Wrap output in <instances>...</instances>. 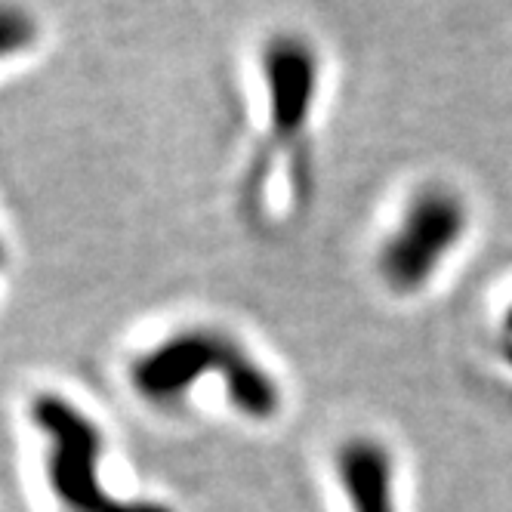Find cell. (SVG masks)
I'll return each instance as SVG.
<instances>
[{
  "mask_svg": "<svg viewBox=\"0 0 512 512\" xmlns=\"http://www.w3.org/2000/svg\"><path fill=\"white\" fill-rule=\"evenodd\" d=\"M31 414L50 442V488L71 512H158L155 506H127L108 491H102V438L84 411H78L62 395H41L34 401Z\"/></svg>",
  "mask_w": 512,
  "mask_h": 512,
  "instance_id": "1",
  "label": "cell"
},
{
  "mask_svg": "<svg viewBox=\"0 0 512 512\" xmlns=\"http://www.w3.org/2000/svg\"><path fill=\"white\" fill-rule=\"evenodd\" d=\"M466 229L463 204L445 189L420 192L405 216L398 219L395 232L383 244L380 269L383 278L398 290L423 287L435 269L448 260V253L460 244Z\"/></svg>",
  "mask_w": 512,
  "mask_h": 512,
  "instance_id": "2",
  "label": "cell"
},
{
  "mask_svg": "<svg viewBox=\"0 0 512 512\" xmlns=\"http://www.w3.org/2000/svg\"><path fill=\"white\" fill-rule=\"evenodd\" d=\"M272 149H300L318 93V59L300 38H275L263 50Z\"/></svg>",
  "mask_w": 512,
  "mask_h": 512,
  "instance_id": "3",
  "label": "cell"
},
{
  "mask_svg": "<svg viewBox=\"0 0 512 512\" xmlns=\"http://www.w3.org/2000/svg\"><path fill=\"white\" fill-rule=\"evenodd\" d=\"M241 358L244 352L223 337L186 331L149 349L133 364V386L152 405H167L176 395H186L207 371L235 368Z\"/></svg>",
  "mask_w": 512,
  "mask_h": 512,
  "instance_id": "4",
  "label": "cell"
},
{
  "mask_svg": "<svg viewBox=\"0 0 512 512\" xmlns=\"http://www.w3.org/2000/svg\"><path fill=\"white\" fill-rule=\"evenodd\" d=\"M337 479L349 512H395L392 460L371 438H352L337 454Z\"/></svg>",
  "mask_w": 512,
  "mask_h": 512,
  "instance_id": "5",
  "label": "cell"
},
{
  "mask_svg": "<svg viewBox=\"0 0 512 512\" xmlns=\"http://www.w3.org/2000/svg\"><path fill=\"white\" fill-rule=\"evenodd\" d=\"M38 41V22L19 4H0V62L16 59Z\"/></svg>",
  "mask_w": 512,
  "mask_h": 512,
  "instance_id": "6",
  "label": "cell"
},
{
  "mask_svg": "<svg viewBox=\"0 0 512 512\" xmlns=\"http://www.w3.org/2000/svg\"><path fill=\"white\" fill-rule=\"evenodd\" d=\"M0 256H4V247H0Z\"/></svg>",
  "mask_w": 512,
  "mask_h": 512,
  "instance_id": "7",
  "label": "cell"
}]
</instances>
